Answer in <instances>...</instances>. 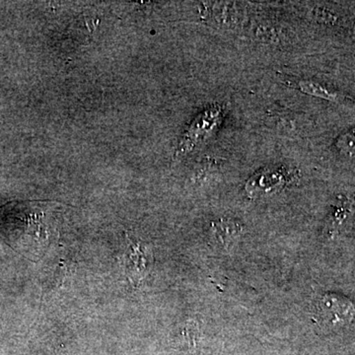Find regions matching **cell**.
<instances>
[{
    "label": "cell",
    "instance_id": "cell-1",
    "mask_svg": "<svg viewBox=\"0 0 355 355\" xmlns=\"http://www.w3.org/2000/svg\"><path fill=\"white\" fill-rule=\"evenodd\" d=\"M53 202H10L0 207V237L30 260L43 256L57 237Z\"/></svg>",
    "mask_w": 355,
    "mask_h": 355
},
{
    "label": "cell",
    "instance_id": "cell-2",
    "mask_svg": "<svg viewBox=\"0 0 355 355\" xmlns=\"http://www.w3.org/2000/svg\"><path fill=\"white\" fill-rule=\"evenodd\" d=\"M315 320L326 328H340L352 323L355 316L354 303L345 296L327 293L315 305Z\"/></svg>",
    "mask_w": 355,
    "mask_h": 355
},
{
    "label": "cell",
    "instance_id": "cell-3",
    "mask_svg": "<svg viewBox=\"0 0 355 355\" xmlns=\"http://www.w3.org/2000/svg\"><path fill=\"white\" fill-rule=\"evenodd\" d=\"M125 236L127 249L121 258V268L130 284L139 287L153 268V252L147 243Z\"/></svg>",
    "mask_w": 355,
    "mask_h": 355
},
{
    "label": "cell",
    "instance_id": "cell-4",
    "mask_svg": "<svg viewBox=\"0 0 355 355\" xmlns=\"http://www.w3.org/2000/svg\"><path fill=\"white\" fill-rule=\"evenodd\" d=\"M224 116L225 109L221 105H214L205 110L187 130L180 144L178 154L184 155L191 153L198 144H202L211 137L219 125H221Z\"/></svg>",
    "mask_w": 355,
    "mask_h": 355
},
{
    "label": "cell",
    "instance_id": "cell-5",
    "mask_svg": "<svg viewBox=\"0 0 355 355\" xmlns=\"http://www.w3.org/2000/svg\"><path fill=\"white\" fill-rule=\"evenodd\" d=\"M286 183L284 175L277 170H261L247 182L246 191L254 197L279 191Z\"/></svg>",
    "mask_w": 355,
    "mask_h": 355
},
{
    "label": "cell",
    "instance_id": "cell-6",
    "mask_svg": "<svg viewBox=\"0 0 355 355\" xmlns=\"http://www.w3.org/2000/svg\"><path fill=\"white\" fill-rule=\"evenodd\" d=\"M241 232V225L234 219L223 218L212 223L211 237L220 246H230L240 237Z\"/></svg>",
    "mask_w": 355,
    "mask_h": 355
},
{
    "label": "cell",
    "instance_id": "cell-7",
    "mask_svg": "<svg viewBox=\"0 0 355 355\" xmlns=\"http://www.w3.org/2000/svg\"><path fill=\"white\" fill-rule=\"evenodd\" d=\"M354 211L352 202L347 198H340L333 211L331 212L330 218L328 222L329 234L334 237L340 232L345 222L349 220Z\"/></svg>",
    "mask_w": 355,
    "mask_h": 355
},
{
    "label": "cell",
    "instance_id": "cell-8",
    "mask_svg": "<svg viewBox=\"0 0 355 355\" xmlns=\"http://www.w3.org/2000/svg\"><path fill=\"white\" fill-rule=\"evenodd\" d=\"M212 16L220 25H232L240 18V7L235 2H214L211 6Z\"/></svg>",
    "mask_w": 355,
    "mask_h": 355
},
{
    "label": "cell",
    "instance_id": "cell-9",
    "mask_svg": "<svg viewBox=\"0 0 355 355\" xmlns=\"http://www.w3.org/2000/svg\"><path fill=\"white\" fill-rule=\"evenodd\" d=\"M299 88L301 92L305 94L321 98V99L329 100V101L338 102L340 100V95L334 91L330 90L320 83L311 80H301L299 83Z\"/></svg>",
    "mask_w": 355,
    "mask_h": 355
},
{
    "label": "cell",
    "instance_id": "cell-10",
    "mask_svg": "<svg viewBox=\"0 0 355 355\" xmlns=\"http://www.w3.org/2000/svg\"><path fill=\"white\" fill-rule=\"evenodd\" d=\"M336 147L343 155L355 157V128L345 132L336 141Z\"/></svg>",
    "mask_w": 355,
    "mask_h": 355
}]
</instances>
